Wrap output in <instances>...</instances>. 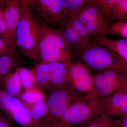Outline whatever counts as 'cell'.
I'll list each match as a JSON object with an SVG mask.
<instances>
[{
  "mask_svg": "<svg viewBox=\"0 0 127 127\" xmlns=\"http://www.w3.org/2000/svg\"><path fill=\"white\" fill-rule=\"evenodd\" d=\"M46 125L47 124L44 123L40 124V125H35V126H32V127H46Z\"/></svg>",
  "mask_w": 127,
  "mask_h": 127,
  "instance_id": "33",
  "label": "cell"
},
{
  "mask_svg": "<svg viewBox=\"0 0 127 127\" xmlns=\"http://www.w3.org/2000/svg\"><path fill=\"white\" fill-rule=\"evenodd\" d=\"M91 38L92 43L100 45L115 53L127 64V39H112L106 36Z\"/></svg>",
  "mask_w": 127,
  "mask_h": 127,
  "instance_id": "14",
  "label": "cell"
},
{
  "mask_svg": "<svg viewBox=\"0 0 127 127\" xmlns=\"http://www.w3.org/2000/svg\"><path fill=\"white\" fill-rule=\"evenodd\" d=\"M20 20L15 35V42L25 56L39 59L38 43L41 23L37 20L28 0H20Z\"/></svg>",
  "mask_w": 127,
  "mask_h": 127,
  "instance_id": "2",
  "label": "cell"
},
{
  "mask_svg": "<svg viewBox=\"0 0 127 127\" xmlns=\"http://www.w3.org/2000/svg\"><path fill=\"white\" fill-rule=\"evenodd\" d=\"M84 125L86 127H113L111 120L104 114L98 115Z\"/></svg>",
  "mask_w": 127,
  "mask_h": 127,
  "instance_id": "25",
  "label": "cell"
},
{
  "mask_svg": "<svg viewBox=\"0 0 127 127\" xmlns=\"http://www.w3.org/2000/svg\"><path fill=\"white\" fill-rule=\"evenodd\" d=\"M64 6L68 11L69 16L75 14L88 3L89 0H62Z\"/></svg>",
  "mask_w": 127,
  "mask_h": 127,
  "instance_id": "27",
  "label": "cell"
},
{
  "mask_svg": "<svg viewBox=\"0 0 127 127\" xmlns=\"http://www.w3.org/2000/svg\"><path fill=\"white\" fill-rule=\"evenodd\" d=\"M15 52L0 56V82L18 64Z\"/></svg>",
  "mask_w": 127,
  "mask_h": 127,
  "instance_id": "19",
  "label": "cell"
},
{
  "mask_svg": "<svg viewBox=\"0 0 127 127\" xmlns=\"http://www.w3.org/2000/svg\"><path fill=\"white\" fill-rule=\"evenodd\" d=\"M17 71L20 78L22 88L26 89L34 87H37V83L32 70L25 67H17Z\"/></svg>",
  "mask_w": 127,
  "mask_h": 127,
  "instance_id": "21",
  "label": "cell"
},
{
  "mask_svg": "<svg viewBox=\"0 0 127 127\" xmlns=\"http://www.w3.org/2000/svg\"><path fill=\"white\" fill-rule=\"evenodd\" d=\"M84 63L98 70L127 68V64L120 57L103 47L92 43L76 51Z\"/></svg>",
  "mask_w": 127,
  "mask_h": 127,
  "instance_id": "4",
  "label": "cell"
},
{
  "mask_svg": "<svg viewBox=\"0 0 127 127\" xmlns=\"http://www.w3.org/2000/svg\"><path fill=\"white\" fill-rule=\"evenodd\" d=\"M117 0H92L101 10L104 15L110 20V16L113 11Z\"/></svg>",
  "mask_w": 127,
  "mask_h": 127,
  "instance_id": "24",
  "label": "cell"
},
{
  "mask_svg": "<svg viewBox=\"0 0 127 127\" xmlns=\"http://www.w3.org/2000/svg\"><path fill=\"white\" fill-rule=\"evenodd\" d=\"M32 11L46 23H62L67 20L69 13L62 0H28Z\"/></svg>",
  "mask_w": 127,
  "mask_h": 127,
  "instance_id": "8",
  "label": "cell"
},
{
  "mask_svg": "<svg viewBox=\"0 0 127 127\" xmlns=\"http://www.w3.org/2000/svg\"><path fill=\"white\" fill-rule=\"evenodd\" d=\"M101 99L102 114L122 118L127 115V89Z\"/></svg>",
  "mask_w": 127,
  "mask_h": 127,
  "instance_id": "12",
  "label": "cell"
},
{
  "mask_svg": "<svg viewBox=\"0 0 127 127\" xmlns=\"http://www.w3.org/2000/svg\"><path fill=\"white\" fill-rule=\"evenodd\" d=\"M0 127H12L7 121L2 118L1 116L0 117Z\"/></svg>",
  "mask_w": 127,
  "mask_h": 127,
  "instance_id": "30",
  "label": "cell"
},
{
  "mask_svg": "<svg viewBox=\"0 0 127 127\" xmlns=\"http://www.w3.org/2000/svg\"><path fill=\"white\" fill-rule=\"evenodd\" d=\"M110 20L114 22L127 21V0H117Z\"/></svg>",
  "mask_w": 127,
  "mask_h": 127,
  "instance_id": "23",
  "label": "cell"
},
{
  "mask_svg": "<svg viewBox=\"0 0 127 127\" xmlns=\"http://www.w3.org/2000/svg\"><path fill=\"white\" fill-rule=\"evenodd\" d=\"M47 63L50 73L49 88L56 89L71 86L69 67L59 62Z\"/></svg>",
  "mask_w": 127,
  "mask_h": 127,
  "instance_id": "13",
  "label": "cell"
},
{
  "mask_svg": "<svg viewBox=\"0 0 127 127\" xmlns=\"http://www.w3.org/2000/svg\"><path fill=\"white\" fill-rule=\"evenodd\" d=\"M46 126H47V125H46Z\"/></svg>",
  "mask_w": 127,
  "mask_h": 127,
  "instance_id": "36",
  "label": "cell"
},
{
  "mask_svg": "<svg viewBox=\"0 0 127 127\" xmlns=\"http://www.w3.org/2000/svg\"><path fill=\"white\" fill-rule=\"evenodd\" d=\"M0 19L5 20L4 9H2L0 7Z\"/></svg>",
  "mask_w": 127,
  "mask_h": 127,
  "instance_id": "32",
  "label": "cell"
},
{
  "mask_svg": "<svg viewBox=\"0 0 127 127\" xmlns=\"http://www.w3.org/2000/svg\"><path fill=\"white\" fill-rule=\"evenodd\" d=\"M1 116V115L0 114V117Z\"/></svg>",
  "mask_w": 127,
  "mask_h": 127,
  "instance_id": "35",
  "label": "cell"
},
{
  "mask_svg": "<svg viewBox=\"0 0 127 127\" xmlns=\"http://www.w3.org/2000/svg\"><path fill=\"white\" fill-rule=\"evenodd\" d=\"M46 127H63L60 125L58 122L53 123L50 124H47Z\"/></svg>",
  "mask_w": 127,
  "mask_h": 127,
  "instance_id": "31",
  "label": "cell"
},
{
  "mask_svg": "<svg viewBox=\"0 0 127 127\" xmlns=\"http://www.w3.org/2000/svg\"><path fill=\"white\" fill-rule=\"evenodd\" d=\"M92 77L94 92L101 99L127 89V68L102 71Z\"/></svg>",
  "mask_w": 127,
  "mask_h": 127,
  "instance_id": "6",
  "label": "cell"
},
{
  "mask_svg": "<svg viewBox=\"0 0 127 127\" xmlns=\"http://www.w3.org/2000/svg\"><path fill=\"white\" fill-rule=\"evenodd\" d=\"M86 127V126H85V125H81V126L80 127Z\"/></svg>",
  "mask_w": 127,
  "mask_h": 127,
  "instance_id": "34",
  "label": "cell"
},
{
  "mask_svg": "<svg viewBox=\"0 0 127 127\" xmlns=\"http://www.w3.org/2000/svg\"><path fill=\"white\" fill-rule=\"evenodd\" d=\"M0 107L15 122L23 127L37 125L32 121L29 111L24 103L3 89H0Z\"/></svg>",
  "mask_w": 127,
  "mask_h": 127,
  "instance_id": "9",
  "label": "cell"
},
{
  "mask_svg": "<svg viewBox=\"0 0 127 127\" xmlns=\"http://www.w3.org/2000/svg\"><path fill=\"white\" fill-rule=\"evenodd\" d=\"M40 88L49 87L50 73L47 63H41L36 64L32 70Z\"/></svg>",
  "mask_w": 127,
  "mask_h": 127,
  "instance_id": "20",
  "label": "cell"
},
{
  "mask_svg": "<svg viewBox=\"0 0 127 127\" xmlns=\"http://www.w3.org/2000/svg\"><path fill=\"white\" fill-rule=\"evenodd\" d=\"M108 34L118 35L127 39V21L114 22L110 24Z\"/></svg>",
  "mask_w": 127,
  "mask_h": 127,
  "instance_id": "26",
  "label": "cell"
},
{
  "mask_svg": "<svg viewBox=\"0 0 127 127\" xmlns=\"http://www.w3.org/2000/svg\"><path fill=\"white\" fill-rule=\"evenodd\" d=\"M4 10L5 22L7 32L5 36L2 38L10 44L17 47L15 35L20 17V0H11L6 1Z\"/></svg>",
  "mask_w": 127,
  "mask_h": 127,
  "instance_id": "11",
  "label": "cell"
},
{
  "mask_svg": "<svg viewBox=\"0 0 127 127\" xmlns=\"http://www.w3.org/2000/svg\"><path fill=\"white\" fill-rule=\"evenodd\" d=\"M117 127H127V115L122 118Z\"/></svg>",
  "mask_w": 127,
  "mask_h": 127,
  "instance_id": "29",
  "label": "cell"
},
{
  "mask_svg": "<svg viewBox=\"0 0 127 127\" xmlns=\"http://www.w3.org/2000/svg\"><path fill=\"white\" fill-rule=\"evenodd\" d=\"M20 100L26 104H34L45 101L46 97L41 88L37 87L25 89L20 96Z\"/></svg>",
  "mask_w": 127,
  "mask_h": 127,
  "instance_id": "18",
  "label": "cell"
},
{
  "mask_svg": "<svg viewBox=\"0 0 127 127\" xmlns=\"http://www.w3.org/2000/svg\"><path fill=\"white\" fill-rule=\"evenodd\" d=\"M53 89L47 99L48 113L44 122L48 124L58 122L70 105L84 96L71 86Z\"/></svg>",
  "mask_w": 127,
  "mask_h": 127,
  "instance_id": "5",
  "label": "cell"
},
{
  "mask_svg": "<svg viewBox=\"0 0 127 127\" xmlns=\"http://www.w3.org/2000/svg\"><path fill=\"white\" fill-rule=\"evenodd\" d=\"M68 23L85 43H91V36H89L84 25L73 15H70L67 20Z\"/></svg>",
  "mask_w": 127,
  "mask_h": 127,
  "instance_id": "22",
  "label": "cell"
},
{
  "mask_svg": "<svg viewBox=\"0 0 127 127\" xmlns=\"http://www.w3.org/2000/svg\"><path fill=\"white\" fill-rule=\"evenodd\" d=\"M7 32V28L5 20L0 19V34L2 35L4 37Z\"/></svg>",
  "mask_w": 127,
  "mask_h": 127,
  "instance_id": "28",
  "label": "cell"
},
{
  "mask_svg": "<svg viewBox=\"0 0 127 127\" xmlns=\"http://www.w3.org/2000/svg\"><path fill=\"white\" fill-rule=\"evenodd\" d=\"M24 104L29 111L33 123L36 125L43 124L42 119L46 118L48 113L46 102L43 101L34 104Z\"/></svg>",
  "mask_w": 127,
  "mask_h": 127,
  "instance_id": "16",
  "label": "cell"
},
{
  "mask_svg": "<svg viewBox=\"0 0 127 127\" xmlns=\"http://www.w3.org/2000/svg\"><path fill=\"white\" fill-rule=\"evenodd\" d=\"M101 114V99L93 92L71 104L58 123L65 127L84 125Z\"/></svg>",
  "mask_w": 127,
  "mask_h": 127,
  "instance_id": "3",
  "label": "cell"
},
{
  "mask_svg": "<svg viewBox=\"0 0 127 127\" xmlns=\"http://www.w3.org/2000/svg\"><path fill=\"white\" fill-rule=\"evenodd\" d=\"M61 31L64 37L70 47L72 46L76 51L88 45L85 43L80 38L75 30L69 25L67 20L61 23Z\"/></svg>",
  "mask_w": 127,
  "mask_h": 127,
  "instance_id": "15",
  "label": "cell"
},
{
  "mask_svg": "<svg viewBox=\"0 0 127 127\" xmlns=\"http://www.w3.org/2000/svg\"><path fill=\"white\" fill-rule=\"evenodd\" d=\"M5 91L9 95L15 97L20 93L22 87L17 69L14 72L8 74L2 80Z\"/></svg>",
  "mask_w": 127,
  "mask_h": 127,
  "instance_id": "17",
  "label": "cell"
},
{
  "mask_svg": "<svg viewBox=\"0 0 127 127\" xmlns=\"http://www.w3.org/2000/svg\"><path fill=\"white\" fill-rule=\"evenodd\" d=\"M70 15L75 16L82 23L91 37L106 36L108 34L109 21L92 0Z\"/></svg>",
  "mask_w": 127,
  "mask_h": 127,
  "instance_id": "7",
  "label": "cell"
},
{
  "mask_svg": "<svg viewBox=\"0 0 127 127\" xmlns=\"http://www.w3.org/2000/svg\"><path fill=\"white\" fill-rule=\"evenodd\" d=\"M71 47L60 30L50 27L42 22L38 55L42 63L59 62L70 67L72 64Z\"/></svg>",
  "mask_w": 127,
  "mask_h": 127,
  "instance_id": "1",
  "label": "cell"
},
{
  "mask_svg": "<svg viewBox=\"0 0 127 127\" xmlns=\"http://www.w3.org/2000/svg\"><path fill=\"white\" fill-rule=\"evenodd\" d=\"M69 76L71 86L78 92L87 94L94 91L92 76L81 63H72L69 68Z\"/></svg>",
  "mask_w": 127,
  "mask_h": 127,
  "instance_id": "10",
  "label": "cell"
}]
</instances>
